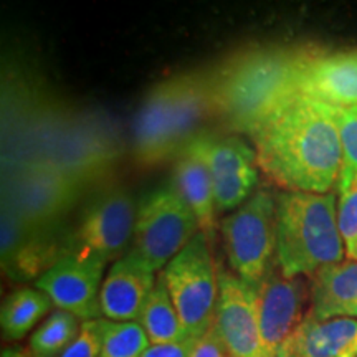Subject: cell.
<instances>
[{
    "instance_id": "3",
    "label": "cell",
    "mask_w": 357,
    "mask_h": 357,
    "mask_svg": "<svg viewBox=\"0 0 357 357\" xmlns=\"http://www.w3.org/2000/svg\"><path fill=\"white\" fill-rule=\"evenodd\" d=\"M336 194L281 192L276 197L275 263L287 278L314 276L344 261Z\"/></svg>"
},
{
    "instance_id": "13",
    "label": "cell",
    "mask_w": 357,
    "mask_h": 357,
    "mask_svg": "<svg viewBox=\"0 0 357 357\" xmlns=\"http://www.w3.org/2000/svg\"><path fill=\"white\" fill-rule=\"evenodd\" d=\"M298 91L334 109L357 106V50L310 47L298 73Z\"/></svg>"
},
{
    "instance_id": "26",
    "label": "cell",
    "mask_w": 357,
    "mask_h": 357,
    "mask_svg": "<svg viewBox=\"0 0 357 357\" xmlns=\"http://www.w3.org/2000/svg\"><path fill=\"white\" fill-rule=\"evenodd\" d=\"M102 344L101 321H84L82 323V331L78 337L71 342L60 357H100Z\"/></svg>"
},
{
    "instance_id": "11",
    "label": "cell",
    "mask_w": 357,
    "mask_h": 357,
    "mask_svg": "<svg viewBox=\"0 0 357 357\" xmlns=\"http://www.w3.org/2000/svg\"><path fill=\"white\" fill-rule=\"evenodd\" d=\"M105 268V263L66 255L35 280V287L50 298L56 310L68 311L83 323L100 319Z\"/></svg>"
},
{
    "instance_id": "5",
    "label": "cell",
    "mask_w": 357,
    "mask_h": 357,
    "mask_svg": "<svg viewBox=\"0 0 357 357\" xmlns=\"http://www.w3.org/2000/svg\"><path fill=\"white\" fill-rule=\"evenodd\" d=\"M162 275L187 336L197 341L213 326L218 301V271L207 236L195 235Z\"/></svg>"
},
{
    "instance_id": "4",
    "label": "cell",
    "mask_w": 357,
    "mask_h": 357,
    "mask_svg": "<svg viewBox=\"0 0 357 357\" xmlns=\"http://www.w3.org/2000/svg\"><path fill=\"white\" fill-rule=\"evenodd\" d=\"M197 234V217L174 187H158L137 204L132 242L126 255L160 273Z\"/></svg>"
},
{
    "instance_id": "22",
    "label": "cell",
    "mask_w": 357,
    "mask_h": 357,
    "mask_svg": "<svg viewBox=\"0 0 357 357\" xmlns=\"http://www.w3.org/2000/svg\"><path fill=\"white\" fill-rule=\"evenodd\" d=\"M82 324L68 311L55 310L30 336L29 349L33 357H60L78 337Z\"/></svg>"
},
{
    "instance_id": "27",
    "label": "cell",
    "mask_w": 357,
    "mask_h": 357,
    "mask_svg": "<svg viewBox=\"0 0 357 357\" xmlns=\"http://www.w3.org/2000/svg\"><path fill=\"white\" fill-rule=\"evenodd\" d=\"M190 357H230L227 352L225 346L222 344L220 337L215 331V328L208 329L202 337L195 341L194 347H192Z\"/></svg>"
},
{
    "instance_id": "23",
    "label": "cell",
    "mask_w": 357,
    "mask_h": 357,
    "mask_svg": "<svg viewBox=\"0 0 357 357\" xmlns=\"http://www.w3.org/2000/svg\"><path fill=\"white\" fill-rule=\"evenodd\" d=\"M101 321L100 357H142L151 341L137 321Z\"/></svg>"
},
{
    "instance_id": "10",
    "label": "cell",
    "mask_w": 357,
    "mask_h": 357,
    "mask_svg": "<svg viewBox=\"0 0 357 357\" xmlns=\"http://www.w3.org/2000/svg\"><path fill=\"white\" fill-rule=\"evenodd\" d=\"M213 328L230 357H270L263 346L257 289L235 273L218 271V301Z\"/></svg>"
},
{
    "instance_id": "16",
    "label": "cell",
    "mask_w": 357,
    "mask_h": 357,
    "mask_svg": "<svg viewBox=\"0 0 357 357\" xmlns=\"http://www.w3.org/2000/svg\"><path fill=\"white\" fill-rule=\"evenodd\" d=\"M155 281L154 271L124 255L113 263L101 284V314L109 321H139Z\"/></svg>"
},
{
    "instance_id": "12",
    "label": "cell",
    "mask_w": 357,
    "mask_h": 357,
    "mask_svg": "<svg viewBox=\"0 0 357 357\" xmlns=\"http://www.w3.org/2000/svg\"><path fill=\"white\" fill-rule=\"evenodd\" d=\"M255 289L263 346L268 356L276 357L283 342L305 318L306 284L301 276L287 278L273 263Z\"/></svg>"
},
{
    "instance_id": "25",
    "label": "cell",
    "mask_w": 357,
    "mask_h": 357,
    "mask_svg": "<svg viewBox=\"0 0 357 357\" xmlns=\"http://www.w3.org/2000/svg\"><path fill=\"white\" fill-rule=\"evenodd\" d=\"M337 223L347 260L357 261V177L339 192Z\"/></svg>"
},
{
    "instance_id": "29",
    "label": "cell",
    "mask_w": 357,
    "mask_h": 357,
    "mask_svg": "<svg viewBox=\"0 0 357 357\" xmlns=\"http://www.w3.org/2000/svg\"><path fill=\"white\" fill-rule=\"evenodd\" d=\"M2 357H33L30 354V351L26 352L25 349H20V347H7V349L2 351Z\"/></svg>"
},
{
    "instance_id": "1",
    "label": "cell",
    "mask_w": 357,
    "mask_h": 357,
    "mask_svg": "<svg viewBox=\"0 0 357 357\" xmlns=\"http://www.w3.org/2000/svg\"><path fill=\"white\" fill-rule=\"evenodd\" d=\"M257 164L284 192L328 194L341 172L337 109L296 96L252 134Z\"/></svg>"
},
{
    "instance_id": "20",
    "label": "cell",
    "mask_w": 357,
    "mask_h": 357,
    "mask_svg": "<svg viewBox=\"0 0 357 357\" xmlns=\"http://www.w3.org/2000/svg\"><path fill=\"white\" fill-rule=\"evenodd\" d=\"M137 323L144 328L151 344H172L190 339L178 318L162 271L158 275L155 287L147 298Z\"/></svg>"
},
{
    "instance_id": "17",
    "label": "cell",
    "mask_w": 357,
    "mask_h": 357,
    "mask_svg": "<svg viewBox=\"0 0 357 357\" xmlns=\"http://www.w3.org/2000/svg\"><path fill=\"white\" fill-rule=\"evenodd\" d=\"M276 357H357V319H318L307 312Z\"/></svg>"
},
{
    "instance_id": "6",
    "label": "cell",
    "mask_w": 357,
    "mask_h": 357,
    "mask_svg": "<svg viewBox=\"0 0 357 357\" xmlns=\"http://www.w3.org/2000/svg\"><path fill=\"white\" fill-rule=\"evenodd\" d=\"M220 234L234 273L257 288L275 263L276 199L268 190H257L223 218Z\"/></svg>"
},
{
    "instance_id": "19",
    "label": "cell",
    "mask_w": 357,
    "mask_h": 357,
    "mask_svg": "<svg viewBox=\"0 0 357 357\" xmlns=\"http://www.w3.org/2000/svg\"><path fill=\"white\" fill-rule=\"evenodd\" d=\"M310 312L318 319H357V261L329 265L312 276Z\"/></svg>"
},
{
    "instance_id": "15",
    "label": "cell",
    "mask_w": 357,
    "mask_h": 357,
    "mask_svg": "<svg viewBox=\"0 0 357 357\" xmlns=\"http://www.w3.org/2000/svg\"><path fill=\"white\" fill-rule=\"evenodd\" d=\"M176 77L147 91L134 119V159L142 167H155L176 158L172 146V113Z\"/></svg>"
},
{
    "instance_id": "9",
    "label": "cell",
    "mask_w": 357,
    "mask_h": 357,
    "mask_svg": "<svg viewBox=\"0 0 357 357\" xmlns=\"http://www.w3.org/2000/svg\"><path fill=\"white\" fill-rule=\"evenodd\" d=\"M185 146L194 149L211 171L217 212L236 211L252 197L258 182V164L255 149L247 142L202 131Z\"/></svg>"
},
{
    "instance_id": "28",
    "label": "cell",
    "mask_w": 357,
    "mask_h": 357,
    "mask_svg": "<svg viewBox=\"0 0 357 357\" xmlns=\"http://www.w3.org/2000/svg\"><path fill=\"white\" fill-rule=\"evenodd\" d=\"M195 339H187L172 344H151L142 357H190Z\"/></svg>"
},
{
    "instance_id": "24",
    "label": "cell",
    "mask_w": 357,
    "mask_h": 357,
    "mask_svg": "<svg viewBox=\"0 0 357 357\" xmlns=\"http://www.w3.org/2000/svg\"><path fill=\"white\" fill-rule=\"evenodd\" d=\"M337 121L342 160L336 189L342 192L357 177V106L337 109Z\"/></svg>"
},
{
    "instance_id": "8",
    "label": "cell",
    "mask_w": 357,
    "mask_h": 357,
    "mask_svg": "<svg viewBox=\"0 0 357 357\" xmlns=\"http://www.w3.org/2000/svg\"><path fill=\"white\" fill-rule=\"evenodd\" d=\"M82 190L60 169L37 160L3 174L2 208L29 225L52 229L77 204Z\"/></svg>"
},
{
    "instance_id": "21",
    "label": "cell",
    "mask_w": 357,
    "mask_h": 357,
    "mask_svg": "<svg viewBox=\"0 0 357 357\" xmlns=\"http://www.w3.org/2000/svg\"><path fill=\"white\" fill-rule=\"evenodd\" d=\"M50 298L38 288L22 287L12 291L2 303L0 324L8 341H20L52 310Z\"/></svg>"
},
{
    "instance_id": "18",
    "label": "cell",
    "mask_w": 357,
    "mask_h": 357,
    "mask_svg": "<svg viewBox=\"0 0 357 357\" xmlns=\"http://www.w3.org/2000/svg\"><path fill=\"white\" fill-rule=\"evenodd\" d=\"M171 185L189 205L197 217L200 231L212 243L217 230V205L212 176L200 155L189 146L182 147L174 159Z\"/></svg>"
},
{
    "instance_id": "2",
    "label": "cell",
    "mask_w": 357,
    "mask_h": 357,
    "mask_svg": "<svg viewBox=\"0 0 357 357\" xmlns=\"http://www.w3.org/2000/svg\"><path fill=\"white\" fill-rule=\"evenodd\" d=\"M310 47L245 48L208 73L212 113L229 131L252 136L300 96L298 73Z\"/></svg>"
},
{
    "instance_id": "7",
    "label": "cell",
    "mask_w": 357,
    "mask_h": 357,
    "mask_svg": "<svg viewBox=\"0 0 357 357\" xmlns=\"http://www.w3.org/2000/svg\"><path fill=\"white\" fill-rule=\"evenodd\" d=\"M137 205L124 187H108L91 199L78 225L65 236V257L108 265L126 255L132 242Z\"/></svg>"
},
{
    "instance_id": "14",
    "label": "cell",
    "mask_w": 357,
    "mask_h": 357,
    "mask_svg": "<svg viewBox=\"0 0 357 357\" xmlns=\"http://www.w3.org/2000/svg\"><path fill=\"white\" fill-rule=\"evenodd\" d=\"M52 229L33 227L2 208V268L17 281L40 278L65 257V238L56 240Z\"/></svg>"
}]
</instances>
